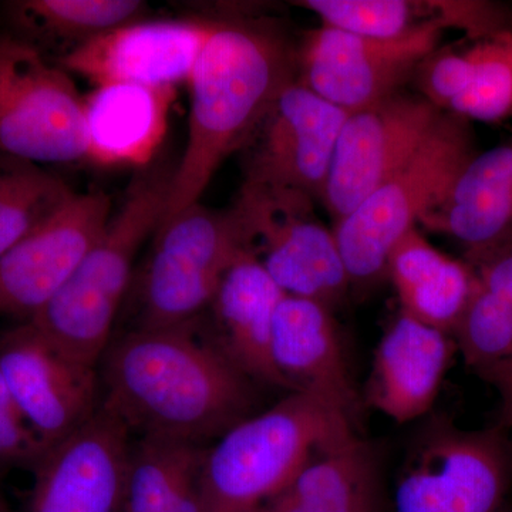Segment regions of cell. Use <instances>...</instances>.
<instances>
[{
  "label": "cell",
  "instance_id": "cell-1",
  "mask_svg": "<svg viewBox=\"0 0 512 512\" xmlns=\"http://www.w3.org/2000/svg\"><path fill=\"white\" fill-rule=\"evenodd\" d=\"M191 325L113 336L97 373L100 404L137 439L208 447L256 414L258 383Z\"/></svg>",
  "mask_w": 512,
  "mask_h": 512
},
{
  "label": "cell",
  "instance_id": "cell-2",
  "mask_svg": "<svg viewBox=\"0 0 512 512\" xmlns=\"http://www.w3.org/2000/svg\"><path fill=\"white\" fill-rule=\"evenodd\" d=\"M296 79V47L274 22L214 19L188 80L187 146L175 165L163 221L200 202L221 164L245 147L275 97Z\"/></svg>",
  "mask_w": 512,
  "mask_h": 512
},
{
  "label": "cell",
  "instance_id": "cell-3",
  "mask_svg": "<svg viewBox=\"0 0 512 512\" xmlns=\"http://www.w3.org/2000/svg\"><path fill=\"white\" fill-rule=\"evenodd\" d=\"M174 171L161 161L138 170L120 210L72 278L29 320L64 355L99 365L133 285L138 252L163 221Z\"/></svg>",
  "mask_w": 512,
  "mask_h": 512
},
{
  "label": "cell",
  "instance_id": "cell-4",
  "mask_svg": "<svg viewBox=\"0 0 512 512\" xmlns=\"http://www.w3.org/2000/svg\"><path fill=\"white\" fill-rule=\"evenodd\" d=\"M355 436L352 421L332 404L289 392L207 447L202 493L208 511H261L313 456Z\"/></svg>",
  "mask_w": 512,
  "mask_h": 512
},
{
  "label": "cell",
  "instance_id": "cell-5",
  "mask_svg": "<svg viewBox=\"0 0 512 512\" xmlns=\"http://www.w3.org/2000/svg\"><path fill=\"white\" fill-rule=\"evenodd\" d=\"M477 154L471 121L446 111L413 156L335 224L352 289L386 278L387 261L397 242L443 204Z\"/></svg>",
  "mask_w": 512,
  "mask_h": 512
},
{
  "label": "cell",
  "instance_id": "cell-6",
  "mask_svg": "<svg viewBox=\"0 0 512 512\" xmlns=\"http://www.w3.org/2000/svg\"><path fill=\"white\" fill-rule=\"evenodd\" d=\"M251 252V234L235 205L215 210L197 202L161 222L138 279L133 329L197 322L231 266Z\"/></svg>",
  "mask_w": 512,
  "mask_h": 512
},
{
  "label": "cell",
  "instance_id": "cell-7",
  "mask_svg": "<svg viewBox=\"0 0 512 512\" xmlns=\"http://www.w3.org/2000/svg\"><path fill=\"white\" fill-rule=\"evenodd\" d=\"M396 512H512V441L436 416L414 439L394 488Z\"/></svg>",
  "mask_w": 512,
  "mask_h": 512
},
{
  "label": "cell",
  "instance_id": "cell-8",
  "mask_svg": "<svg viewBox=\"0 0 512 512\" xmlns=\"http://www.w3.org/2000/svg\"><path fill=\"white\" fill-rule=\"evenodd\" d=\"M0 151L36 164L87 158L86 109L76 83L15 35H0Z\"/></svg>",
  "mask_w": 512,
  "mask_h": 512
},
{
  "label": "cell",
  "instance_id": "cell-9",
  "mask_svg": "<svg viewBox=\"0 0 512 512\" xmlns=\"http://www.w3.org/2000/svg\"><path fill=\"white\" fill-rule=\"evenodd\" d=\"M234 205L256 258L284 295L333 311L352 291L335 232L318 220L311 197L242 183Z\"/></svg>",
  "mask_w": 512,
  "mask_h": 512
},
{
  "label": "cell",
  "instance_id": "cell-10",
  "mask_svg": "<svg viewBox=\"0 0 512 512\" xmlns=\"http://www.w3.org/2000/svg\"><path fill=\"white\" fill-rule=\"evenodd\" d=\"M446 29L434 19L407 35L375 39L320 26L296 47L298 82L349 114L366 109L403 92Z\"/></svg>",
  "mask_w": 512,
  "mask_h": 512
},
{
  "label": "cell",
  "instance_id": "cell-11",
  "mask_svg": "<svg viewBox=\"0 0 512 512\" xmlns=\"http://www.w3.org/2000/svg\"><path fill=\"white\" fill-rule=\"evenodd\" d=\"M348 116V111L293 80L275 97L242 148L244 183L322 200L340 130Z\"/></svg>",
  "mask_w": 512,
  "mask_h": 512
},
{
  "label": "cell",
  "instance_id": "cell-12",
  "mask_svg": "<svg viewBox=\"0 0 512 512\" xmlns=\"http://www.w3.org/2000/svg\"><path fill=\"white\" fill-rule=\"evenodd\" d=\"M444 113L417 93L400 92L349 114L320 200L336 224L413 156Z\"/></svg>",
  "mask_w": 512,
  "mask_h": 512
},
{
  "label": "cell",
  "instance_id": "cell-13",
  "mask_svg": "<svg viewBox=\"0 0 512 512\" xmlns=\"http://www.w3.org/2000/svg\"><path fill=\"white\" fill-rule=\"evenodd\" d=\"M0 372L46 450L99 410L97 367L64 355L30 322L0 335Z\"/></svg>",
  "mask_w": 512,
  "mask_h": 512
},
{
  "label": "cell",
  "instance_id": "cell-14",
  "mask_svg": "<svg viewBox=\"0 0 512 512\" xmlns=\"http://www.w3.org/2000/svg\"><path fill=\"white\" fill-rule=\"evenodd\" d=\"M111 215L106 192H74L55 214L0 258V315L29 322L69 282Z\"/></svg>",
  "mask_w": 512,
  "mask_h": 512
},
{
  "label": "cell",
  "instance_id": "cell-15",
  "mask_svg": "<svg viewBox=\"0 0 512 512\" xmlns=\"http://www.w3.org/2000/svg\"><path fill=\"white\" fill-rule=\"evenodd\" d=\"M133 440L100 404L92 419L37 461L28 512H124Z\"/></svg>",
  "mask_w": 512,
  "mask_h": 512
},
{
  "label": "cell",
  "instance_id": "cell-16",
  "mask_svg": "<svg viewBox=\"0 0 512 512\" xmlns=\"http://www.w3.org/2000/svg\"><path fill=\"white\" fill-rule=\"evenodd\" d=\"M214 19L138 20L62 56L59 66L103 84L175 89L190 80Z\"/></svg>",
  "mask_w": 512,
  "mask_h": 512
},
{
  "label": "cell",
  "instance_id": "cell-17",
  "mask_svg": "<svg viewBox=\"0 0 512 512\" xmlns=\"http://www.w3.org/2000/svg\"><path fill=\"white\" fill-rule=\"evenodd\" d=\"M271 355L289 392L315 394L345 414L353 426L359 424L365 403L353 386L329 308L285 295L275 313Z\"/></svg>",
  "mask_w": 512,
  "mask_h": 512
},
{
  "label": "cell",
  "instance_id": "cell-18",
  "mask_svg": "<svg viewBox=\"0 0 512 512\" xmlns=\"http://www.w3.org/2000/svg\"><path fill=\"white\" fill-rule=\"evenodd\" d=\"M456 352L450 335L400 311L377 345L363 403L396 423L426 416Z\"/></svg>",
  "mask_w": 512,
  "mask_h": 512
},
{
  "label": "cell",
  "instance_id": "cell-19",
  "mask_svg": "<svg viewBox=\"0 0 512 512\" xmlns=\"http://www.w3.org/2000/svg\"><path fill=\"white\" fill-rule=\"evenodd\" d=\"M284 292L255 254L242 256L222 278L210 305V338L255 383L288 390L271 355L272 326Z\"/></svg>",
  "mask_w": 512,
  "mask_h": 512
},
{
  "label": "cell",
  "instance_id": "cell-20",
  "mask_svg": "<svg viewBox=\"0 0 512 512\" xmlns=\"http://www.w3.org/2000/svg\"><path fill=\"white\" fill-rule=\"evenodd\" d=\"M174 89L116 83L84 97L87 160L100 167L146 168L167 130Z\"/></svg>",
  "mask_w": 512,
  "mask_h": 512
},
{
  "label": "cell",
  "instance_id": "cell-21",
  "mask_svg": "<svg viewBox=\"0 0 512 512\" xmlns=\"http://www.w3.org/2000/svg\"><path fill=\"white\" fill-rule=\"evenodd\" d=\"M431 232L456 239L464 252L512 239V137L478 153L446 200L420 221Z\"/></svg>",
  "mask_w": 512,
  "mask_h": 512
},
{
  "label": "cell",
  "instance_id": "cell-22",
  "mask_svg": "<svg viewBox=\"0 0 512 512\" xmlns=\"http://www.w3.org/2000/svg\"><path fill=\"white\" fill-rule=\"evenodd\" d=\"M386 276L399 296L400 311L450 336L478 286L464 259L433 247L417 228L390 252Z\"/></svg>",
  "mask_w": 512,
  "mask_h": 512
},
{
  "label": "cell",
  "instance_id": "cell-23",
  "mask_svg": "<svg viewBox=\"0 0 512 512\" xmlns=\"http://www.w3.org/2000/svg\"><path fill=\"white\" fill-rule=\"evenodd\" d=\"M259 512H382L375 453L357 436L320 451Z\"/></svg>",
  "mask_w": 512,
  "mask_h": 512
},
{
  "label": "cell",
  "instance_id": "cell-24",
  "mask_svg": "<svg viewBox=\"0 0 512 512\" xmlns=\"http://www.w3.org/2000/svg\"><path fill=\"white\" fill-rule=\"evenodd\" d=\"M207 447L133 440L124 512H210L202 493Z\"/></svg>",
  "mask_w": 512,
  "mask_h": 512
},
{
  "label": "cell",
  "instance_id": "cell-25",
  "mask_svg": "<svg viewBox=\"0 0 512 512\" xmlns=\"http://www.w3.org/2000/svg\"><path fill=\"white\" fill-rule=\"evenodd\" d=\"M138 0H18L6 3V13L20 39L40 49L43 45L70 46V50L101 35L144 20L147 12ZM67 52V53H69Z\"/></svg>",
  "mask_w": 512,
  "mask_h": 512
},
{
  "label": "cell",
  "instance_id": "cell-26",
  "mask_svg": "<svg viewBox=\"0 0 512 512\" xmlns=\"http://www.w3.org/2000/svg\"><path fill=\"white\" fill-rule=\"evenodd\" d=\"M74 194L40 164L0 151V258Z\"/></svg>",
  "mask_w": 512,
  "mask_h": 512
},
{
  "label": "cell",
  "instance_id": "cell-27",
  "mask_svg": "<svg viewBox=\"0 0 512 512\" xmlns=\"http://www.w3.org/2000/svg\"><path fill=\"white\" fill-rule=\"evenodd\" d=\"M299 8L311 10L326 28L352 35L394 39L439 19L437 2L409 0H302Z\"/></svg>",
  "mask_w": 512,
  "mask_h": 512
},
{
  "label": "cell",
  "instance_id": "cell-28",
  "mask_svg": "<svg viewBox=\"0 0 512 512\" xmlns=\"http://www.w3.org/2000/svg\"><path fill=\"white\" fill-rule=\"evenodd\" d=\"M473 74L450 113L468 121L500 123L512 117V32L498 33L467 50Z\"/></svg>",
  "mask_w": 512,
  "mask_h": 512
},
{
  "label": "cell",
  "instance_id": "cell-29",
  "mask_svg": "<svg viewBox=\"0 0 512 512\" xmlns=\"http://www.w3.org/2000/svg\"><path fill=\"white\" fill-rule=\"evenodd\" d=\"M471 372L481 375L512 355V305L481 286L451 333Z\"/></svg>",
  "mask_w": 512,
  "mask_h": 512
},
{
  "label": "cell",
  "instance_id": "cell-30",
  "mask_svg": "<svg viewBox=\"0 0 512 512\" xmlns=\"http://www.w3.org/2000/svg\"><path fill=\"white\" fill-rule=\"evenodd\" d=\"M473 74V62L468 52L451 47H437L429 53L413 74L417 94L441 111L451 106L466 92Z\"/></svg>",
  "mask_w": 512,
  "mask_h": 512
},
{
  "label": "cell",
  "instance_id": "cell-31",
  "mask_svg": "<svg viewBox=\"0 0 512 512\" xmlns=\"http://www.w3.org/2000/svg\"><path fill=\"white\" fill-rule=\"evenodd\" d=\"M45 451L0 372V460L35 467Z\"/></svg>",
  "mask_w": 512,
  "mask_h": 512
},
{
  "label": "cell",
  "instance_id": "cell-32",
  "mask_svg": "<svg viewBox=\"0 0 512 512\" xmlns=\"http://www.w3.org/2000/svg\"><path fill=\"white\" fill-rule=\"evenodd\" d=\"M478 282L512 305V239L491 247L464 252Z\"/></svg>",
  "mask_w": 512,
  "mask_h": 512
},
{
  "label": "cell",
  "instance_id": "cell-33",
  "mask_svg": "<svg viewBox=\"0 0 512 512\" xmlns=\"http://www.w3.org/2000/svg\"><path fill=\"white\" fill-rule=\"evenodd\" d=\"M478 377L493 386L498 394V406L491 426L510 433L512 430V355L498 365L485 370Z\"/></svg>",
  "mask_w": 512,
  "mask_h": 512
},
{
  "label": "cell",
  "instance_id": "cell-34",
  "mask_svg": "<svg viewBox=\"0 0 512 512\" xmlns=\"http://www.w3.org/2000/svg\"><path fill=\"white\" fill-rule=\"evenodd\" d=\"M0 512H10L8 501H6L2 493H0Z\"/></svg>",
  "mask_w": 512,
  "mask_h": 512
}]
</instances>
